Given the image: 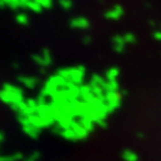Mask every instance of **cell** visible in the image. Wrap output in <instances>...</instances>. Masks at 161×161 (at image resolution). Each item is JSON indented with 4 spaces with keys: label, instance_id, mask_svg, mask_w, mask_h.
<instances>
[{
    "label": "cell",
    "instance_id": "obj_1",
    "mask_svg": "<svg viewBox=\"0 0 161 161\" xmlns=\"http://www.w3.org/2000/svg\"><path fill=\"white\" fill-rule=\"evenodd\" d=\"M70 25L73 26L74 28H87L88 27V21L87 19H85V18H75V19L72 20V23H70Z\"/></svg>",
    "mask_w": 161,
    "mask_h": 161
},
{
    "label": "cell",
    "instance_id": "obj_2",
    "mask_svg": "<svg viewBox=\"0 0 161 161\" xmlns=\"http://www.w3.org/2000/svg\"><path fill=\"white\" fill-rule=\"evenodd\" d=\"M27 7L29 8V9H31L33 11H40V9H42V7H40V5L38 3H36L35 0H29L27 3Z\"/></svg>",
    "mask_w": 161,
    "mask_h": 161
},
{
    "label": "cell",
    "instance_id": "obj_3",
    "mask_svg": "<svg viewBox=\"0 0 161 161\" xmlns=\"http://www.w3.org/2000/svg\"><path fill=\"white\" fill-rule=\"evenodd\" d=\"M17 21L21 25H26L28 23V18L25 14H20V15L17 16Z\"/></svg>",
    "mask_w": 161,
    "mask_h": 161
},
{
    "label": "cell",
    "instance_id": "obj_4",
    "mask_svg": "<svg viewBox=\"0 0 161 161\" xmlns=\"http://www.w3.org/2000/svg\"><path fill=\"white\" fill-rule=\"evenodd\" d=\"M60 5L63 6L65 9H68V8L72 7V3H70V0H60Z\"/></svg>",
    "mask_w": 161,
    "mask_h": 161
},
{
    "label": "cell",
    "instance_id": "obj_5",
    "mask_svg": "<svg viewBox=\"0 0 161 161\" xmlns=\"http://www.w3.org/2000/svg\"><path fill=\"white\" fill-rule=\"evenodd\" d=\"M29 0H18V7H27Z\"/></svg>",
    "mask_w": 161,
    "mask_h": 161
}]
</instances>
